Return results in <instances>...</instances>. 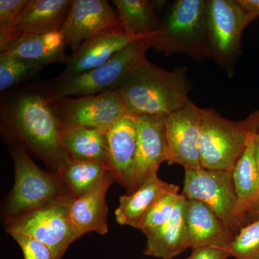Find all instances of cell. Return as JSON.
<instances>
[{"label":"cell","instance_id":"6da1fadb","mask_svg":"<svg viewBox=\"0 0 259 259\" xmlns=\"http://www.w3.org/2000/svg\"><path fill=\"white\" fill-rule=\"evenodd\" d=\"M2 126L56 172L70 158L62 139L63 123L46 88L23 90L2 107Z\"/></svg>","mask_w":259,"mask_h":259},{"label":"cell","instance_id":"7a4b0ae2","mask_svg":"<svg viewBox=\"0 0 259 259\" xmlns=\"http://www.w3.org/2000/svg\"><path fill=\"white\" fill-rule=\"evenodd\" d=\"M187 68L162 69L146 59L117 90L127 112L135 116H166L192 103Z\"/></svg>","mask_w":259,"mask_h":259},{"label":"cell","instance_id":"3957f363","mask_svg":"<svg viewBox=\"0 0 259 259\" xmlns=\"http://www.w3.org/2000/svg\"><path fill=\"white\" fill-rule=\"evenodd\" d=\"M259 128V110L244 120L233 121L214 108H201L200 153L202 168L232 174L251 135Z\"/></svg>","mask_w":259,"mask_h":259},{"label":"cell","instance_id":"277c9868","mask_svg":"<svg viewBox=\"0 0 259 259\" xmlns=\"http://www.w3.org/2000/svg\"><path fill=\"white\" fill-rule=\"evenodd\" d=\"M206 0H177L168 7L159 30L149 38L155 51L166 56L182 53L209 57L205 23Z\"/></svg>","mask_w":259,"mask_h":259},{"label":"cell","instance_id":"5b68a950","mask_svg":"<svg viewBox=\"0 0 259 259\" xmlns=\"http://www.w3.org/2000/svg\"><path fill=\"white\" fill-rule=\"evenodd\" d=\"M151 49L149 38L139 39L99 66L73 77L55 78L46 88L51 101L68 97L97 95L117 90L131 74L142 64Z\"/></svg>","mask_w":259,"mask_h":259},{"label":"cell","instance_id":"8992f818","mask_svg":"<svg viewBox=\"0 0 259 259\" xmlns=\"http://www.w3.org/2000/svg\"><path fill=\"white\" fill-rule=\"evenodd\" d=\"M15 183L7 199L8 217L40 208L71 194L57 173L44 171L35 164L22 144L12 150Z\"/></svg>","mask_w":259,"mask_h":259},{"label":"cell","instance_id":"52a82bcc","mask_svg":"<svg viewBox=\"0 0 259 259\" xmlns=\"http://www.w3.org/2000/svg\"><path fill=\"white\" fill-rule=\"evenodd\" d=\"M74 198L69 194L40 208L7 217L5 231L35 237L50 248L54 258L61 259L70 245L80 238L69 217Z\"/></svg>","mask_w":259,"mask_h":259},{"label":"cell","instance_id":"ba28073f","mask_svg":"<svg viewBox=\"0 0 259 259\" xmlns=\"http://www.w3.org/2000/svg\"><path fill=\"white\" fill-rule=\"evenodd\" d=\"M204 15L209 57L231 76L241 54L243 30L256 18L245 12L237 0H206Z\"/></svg>","mask_w":259,"mask_h":259},{"label":"cell","instance_id":"9c48e42d","mask_svg":"<svg viewBox=\"0 0 259 259\" xmlns=\"http://www.w3.org/2000/svg\"><path fill=\"white\" fill-rule=\"evenodd\" d=\"M208 206L236 236L242 228L236 216L237 199L232 174L209 170L185 169L182 193Z\"/></svg>","mask_w":259,"mask_h":259},{"label":"cell","instance_id":"30bf717a","mask_svg":"<svg viewBox=\"0 0 259 259\" xmlns=\"http://www.w3.org/2000/svg\"><path fill=\"white\" fill-rule=\"evenodd\" d=\"M52 102L63 124L107 132L127 112L117 90L88 96L65 97Z\"/></svg>","mask_w":259,"mask_h":259},{"label":"cell","instance_id":"8fae6325","mask_svg":"<svg viewBox=\"0 0 259 259\" xmlns=\"http://www.w3.org/2000/svg\"><path fill=\"white\" fill-rule=\"evenodd\" d=\"M119 28L117 12L106 0H74L61 32L74 53L89 39Z\"/></svg>","mask_w":259,"mask_h":259},{"label":"cell","instance_id":"7c38bea8","mask_svg":"<svg viewBox=\"0 0 259 259\" xmlns=\"http://www.w3.org/2000/svg\"><path fill=\"white\" fill-rule=\"evenodd\" d=\"M200 111L193 102L164 117L169 162L185 169L202 168L199 153Z\"/></svg>","mask_w":259,"mask_h":259},{"label":"cell","instance_id":"4fadbf2b","mask_svg":"<svg viewBox=\"0 0 259 259\" xmlns=\"http://www.w3.org/2000/svg\"><path fill=\"white\" fill-rule=\"evenodd\" d=\"M138 144L135 158L134 188H139L157 174L162 163L169 162L166 124L163 116H136Z\"/></svg>","mask_w":259,"mask_h":259},{"label":"cell","instance_id":"5bb4252c","mask_svg":"<svg viewBox=\"0 0 259 259\" xmlns=\"http://www.w3.org/2000/svg\"><path fill=\"white\" fill-rule=\"evenodd\" d=\"M151 37L131 35L122 28L114 29L89 39L69 56L66 69L58 79L77 76L105 64L131 42Z\"/></svg>","mask_w":259,"mask_h":259},{"label":"cell","instance_id":"9a60e30c","mask_svg":"<svg viewBox=\"0 0 259 259\" xmlns=\"http://www.w3.org/2000/svg\"><path fill=\"white\" fill-rule=\"evenodd\" d=\"M107 139L108 167L114 180L132 193L138 144L136 116L127 112L107 131Z\"/></svg>","mask_w":259,"mask_h":259},{"label":"cell","instance_id":"2e32d148","mask_svg":"<svg viewBox=\"0 0 259 259\" xmlns=\"http://www.w3.org/2000/svg\"><path fill=\"white\" fill-rule=\"evenodd\" d=\"M186 225L189 248L225 247L234 238L221 219L208 206L195 199L187 198Z\"/></svg>","mask_w":259,"mask_h":259},{"label":"cell","instance_id":"e0dca14e","mask_svg":"<svg viewBox=\"0 0 259 259\" xmlns=\"http://www.w3.org/2000/svg\"><path fill=\"white\" fill-rule=\"evenodd\" d=\"M187 197L180 194L171 218L162 226L144 233V254L162 259H173L189 248L186 225Z\"/></svg>","mask_w":259,"mask_h":259},{"label":"cell","instance_id":"ac0fdd59","mask_svg":"<svg viewBox=\"0 0 259 259\" xmlns=\"http://www.w3.org/2000/svg\"><path fill=\"white\" fill-rule=\"evenodd\" d=\"M66 44L61 30L44 33L24 34L1 54L35 63L44 68L55 63L66 64Z\"/></svg>","mask_w":259,"mask_h":259},{"label":"cell","instance_id":"d6986e66","mask_svg":"<svg viewBox=\"0 0 259 259\" xmlns=\"http://www.w3.org/2000/svg\"><path fill=\"white\" fill-rule=\"evenodd\" d=\"M113 181V177H109L91 192L73 199L69 217L80 237L90 232L101 235L108 233L106 195Z\"/></svg>","mask_w":259,"mask_h":259},{"label":"cell","instance_id":"ffe728a7","mask_svg":"<svg viewBox=\"0 0 259 259\" xmlns=\"http://www.w3.org/2000/svg\"><path fill=\"white\" fill-rule=\"evenodd\" d=\"M74 0H29L15 24L16 39L24 34L61 30Z\"/></svg>","mask_w":259,"mask_h":259},{"label":"cell","instance_id":"44dd1931","mask_svg":"<svg viewBox=\"0 0 259 259\" xmlns=\"http://www.w3.org/2000/svg\"><path fill=\"white\" fill-rule=\"evenodd\" d=\"M257 131L250 136L246 148L232 172L237 199L236 216L242 228L259 197V169L255 146Z\"/></svg>","mask_w":259,"mask_h":259},{"label":"cell","instance_id":"7402d4cb","mask_svg":"<svg viewBox=\"0 0 259 259\" xmlns=\"http://www.w3.org/2000/svg\"><path fill=\"white\" fill-rule=\"evenodd\" d=\"M178 187L161 180L155 174L132 193L121 196L115 212L116 221L122 226L139 229L144 214L151 205L163 194Z\"/></svg>","mask_w":259,"mask_h":259},{"label":"cell","instance_id":"603a6c76","mask_svg":"<svg viewBox=\"0 0 259 259\" xmlns=\"http://www.w3.org/2000/svg\"><path fill=\"white\" fill-rule=\"evenodd\" d=\"M62 139L71 159L101 162L108 166L107 131L63 124Z\"/></svg>","mask_w":259,"mask_h":259},{"label":"cell","instance_id":"cb8c5ba5","mask_svg":"<svg viewBox=\"0 0 259 259\" xmlns=\"http://www.w3.org/2000/svg\"><path fill=\"white\" fill-rule=\"evenodd\" d=\"M160 2L113 0L122 28L131 35L151 37L159 30L161 19L156 10Z\"/></svg>","mask_w":259,"mask_h":259},{"label":"cell","instance_id":"d4e9b609","mask_svg":"<svg viewBox=\"0 0 259 259\" xmlns=\"http://www.w3.org/2000/svg\"><path fill=\"white\" fill-rule=\"evenodd\" d=\"M56 173L75 197L91 192L112 177L105 163L74 159L66 161Z\"/></svg>","mask_w":259,"mask_h":259},{"label":"cell","instance_id":"484cf974","mask_svg":"<svg viewBox=\"0 0 259 259\" xmlns=\"http://www.w3.org/2000/svg\"><path fill=\"white\" fill-rule=\"evenodd\" d=\"M41 66L6 54H0V91L14 88L40 72Z\"/></svg>","mask_w":259,"mask_h":259},{"label":"cell","instance_id":"4316f807","mask_svg":"<svg viewBox=\"0 0 259 259\" xmlns=\"http://www.w3.org/2000/svg\"><path fill=\"white\" fill-rule=\"evenodd\" d=\"M223 248L236 259H259V218L243 227Z\"/></svg>","mask_w":259,"mask_h":259},{"label":"cell","instance_id":"83f0119b","mask_svg":"<svg viewBox=\"0 0 259 259\" xmlns=\"http://www.w3.org/2000/svg\"><path fill=\"white\" fill-rule=\"evenodd\" d=\"M179 190L180 187L161 195L144 214L139 229L146 233L166 223L175 210L180 195Z\"/></svg>","mask_w":259,"mask_h":259},{"label":"cell","instance_id":"f1b7e54d","mask_svg":"<svg viewBox=\"0 0 259 259\" xmlns=\"http://www.w3.org/2000/svg\"><path fill=\"white\" fill-rule=\"evenodd\" d=\"M29 0H0V52L17 40L14 30L17 20Z\"/></svg>","mask_w":259,"mask_h":259},{"label":"cell","instance_id":"f546056e","mask_svg":"<svg viewBox=\"0 0 259 259\" xmlns=\"http://www.w3.org/2000/svg\"><path fill=\"white\" fill-rule=\"evenodd\" d=\"M10 235L21 248L24 258L55 259L50 248L35 237L23 233H13Z\"/></svg>","mask_w":259,"mask_h":259},{"label":"cell","instance_id":"4dcf8cb0","mask_svg":"<svg viewBox=\"0 0 259 259\" xmlns=\"http://www.w3.org/2000/svg\"><path fill=\"white\" fill-rule=\"evenodd\" d=\"M231 256L223 247L207 245L193 248L187 259H227Z\"/></svg>","mask_w":259,"mask_h":259},{"label":"cell","instance_id":"1f68e13d","mask_svg":"<svg viewBox=\"0 0 259 259\" xmlns=\"http://www.w3.org/2000/svg\"><path fill=\"white\" fill-rule=\"evenodd\" d=\"M255 155H256L257 163H258V169H259V128L257 131L256 135H255ZM259 218V197L257 199L256 202L252 207L251 210L250 211L249 214L247 215L245 218L244 226L249 223L253 222L255 220ZM243 226V227H244Z\"/></svg>","mask_w":259,"mask_h":259},{"label":"cell","instance_id":"d6a6232c","mask_svg":"<svg viewBox=\"0 0 259 259\" xmlns=\"http://www.w3.org/2000/svg\"><path fill=\"white\" fill-rule=\"evenodd\" d=\"M240 6L248 14L254 17L259 16V0H237Z\"/></svg>","mask_w":259,"mask_h":259}]
</instances>
